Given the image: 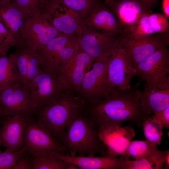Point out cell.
I'll return each mask as SVG.
<instances>
[{"label":"cell","instance_id":"cell-22","mask_svg":"<svg viewBox=\"0 0 169 169\" xmlns=\"http://www.w3.org/2000/svg\"><path fill=\"white\" fill-rule=\"evenodd\" d=\"M78 37L75 34H62L48 44L37 49L36 53L41 66L48 68L56 74L61 66L59 56L62 49Z\"/></svg>","mask_w":169,"mask_h":169},{"label":"cell","instance_id":"cell-3","mask_svg":"<svg viewBox=\"0 0 169 169\" xmlns=\"http://www.w3.org/2000/svg\"><path fill=\"white\" fill-rule=\"evenodd\" d=\"M60 143L71 156H94L100 153L104 156L106 147L100 139L97 129L83 112L68 125Z\"/></svg>","mask_w":169,"mask_h":169},{"label":"cell","instance_id":"cell-28","mask_svg":"<svg viewBox=\"0 0 169 169\" xmlns=\"http://www.w3.org/2000/svg\"><path fill=\"white\" fill-rule=\"evenodd\" d=\"M157 148L156 145L147 140L131 141L124 155L139 159L148 156Z\"/></svg>","mask_w":169,"mask_h":169},{"label":"cell","instance_id":"cell-40","mask_svg":"<svg viewBox=\"0 0 169 169\" xmlns=\"http://www.w3.org/2000/svg\"><path fill=\"white\" fill-rule=\"evenodd\" d=\"M165 165L163 167L164 169H169V150L166 151L165 157Z\"/></svg>","mask_w":169,"mask_h":169},{"label":"cell","instance_id":"cell-32","mask_svg":"<svg viewBox=\"0 0 169 169\" xmlns=\"http://www.w3.org/2000/svg\"><path fill=\"white\" fill-rule=\"evenodd\" d=\"M25 152L22 147L16 150L7 148L3 152L0 153V169H12Z\"/></svg>","mask_w":169,"mask_h":169},{"label":"cell","instance_id":"cell-15","mask_svg":"<svg viewBox=\"0 0 169 169\" xmlns=\"http://www.w3.org/2000/svg\"><path fill=\"white\" fill-rule=\"evenodd\" d=\"M133 65L124 49L117 46L110 57L108 67L109 81L114 88L122 90L131 87V80L135 75Z\"/></svg>","mask_w":169,"mask_h":169},{"label":"cell","instance_id":"cell-29","mask_svg":"<svg viewBox=\"0 0 169 169\" xmlns=\"http://www.w3.org/2000/svg\"><path fill=\"white\" fill-rule=\"evenodd\" d=\"M151 116L142 124L144 135L150 142L156 145H159L163 135V127L158 121Z\"/></svg>","mask_w":169,"mask_h":169},{"label":"cell","instance_id":"cell-10","mask_svg":"<svg viewBox=\"0 0 169 169\" xmlns=\"http://www.w3.org/2000/svg\"><path fill=\"white\" fill-rule=\"evenodd\" d=\"M95 59L79 48L74 56L58 70L56 75L64 89L78 92Z\"/></svg>","mask_w":169,"mask_h":169},{"label":"cell","instance_id":"cell-8","mask_svg":"<svg viewBox=\"0 0 169 169\" xmlns=\"http://www.w3.org/2000/svg\"><path fill=\"white\" fill-rule=\"evenodd\" d=\"M41 13L61 33L78 37L81 35L84 20L78 14L56 0H47Z\"/></svg>","mask_w":169,"mask_h":169},{"label":"cell","instance_id":"cell-2","mask_svg":"<svg viewBox=\"0 0 169 169\" xmlns=\"http://www.w3.org/2000/svg\"><path fill=\"white\" fill-rule=\"evenodd\" d=\"M85 103L77 92L66 90L49 105L36 109L37 120L60 142L70 122L84 110Z\"/></svg>","mask_w":169,"mask_h":169},{"label":"cell","instance_id":"cell-4","mask_svg":"<svg viewBox=\"0 0 169 169\" xmlns=\"http://www.w3.org/2000/svg\"><path fill=\"white\" fill-rule=\"evenodd\" d=\"M110 57L101 56L95 59L91 67L86 73L79 90L77 92L85 104L105 98L115 88L111 85L108 79Z\"/></svg>","mask_w":169,"mask_h":169},{"label":"cell","instance_id":"cell-38","mask_svg":"<svg viewBox=\"0 0 169 169\" xmlns=\"http://www.w3.org/2000/svg\"><path fill=\"white\" fill-rule=\"evenodd\" d=\"M162 7L163 14L168 18L169 17V0H163Z\"/></svg>","mask_w":169,"mask_h":169},{"label":"cell","instance_id":"cell-36","mask_svg":"<svg viewBox=\"0 0 169 169\" xmlns=\"http://www.w3.org/2000/svg\"><path fill=\"white\" fill-rule=\"evenodd\" d=\"M26 152L17 161L12 169H32V156Z\"/></svg>","mask_w":169,"mask_h":169},{"label":"cell","instance_id":"cell-34","mask_svg":"<svg viewBox=\"0 0 169 169\" xmlns=\"http://www.w3.org/2000/svg\"><path fill=\"white\" fill-rule=\"evenodd\" d=\"M150 25L155 33H169V23L168 18L164 14L155 13L149 15Z\"/></svg>","mask_w":169,"mask_h":169},{"label":"cell","instance_id":"cell-7","mask_svg":"<svg viewBox=\"0 0 169 169\" xmlns=\"http://www.w3.org/2000/svg\"><path fill=\"white\" fill-rule=\"evenodd\" d=\"M0 108L5 117L32 116L36 110L28 87L20 81L0 90Z\"/></svg>","mask_w":169,"mask_h":169},{"label":"cell","instance_id":"cell-23","mask_svg":"<svg viewBox=\"0 0 169 169\" xmlns=\"http://www.w3.org/2000/svg\"><path fill=\"white\" fill-rule=\"evenodd\" d=\"M166 151H161L157 148L151 154L143 158L127 160L120 169H161L165 165Z\"/></svg>","mask_w":169,"mask_h":169},{"label":"cell","instance_id":"cell-43","mask_svg":"<svg viewBox=\"0 0 169 169\" xmlns=\"http://www.w3.org/2000/svg\"><path fill=\"white\" fill-rule=\"evenodd\" d=\"M2 145V144H1V141L0 140V153L2 151H1V150H0V146H1Z\"/></svg>","mask_w":169,"mask_h":169},{"label":"cell","instance_id":"cell-27","mask_svg":"<svg viewBox=\"0 0 169 169\" xmlns=\"http://www.w3.org/2000/svg\"><path fill=\"white\" fill-rule=\"evenodd\" d=\"M78 14L84 20L101 0H56Z\"/></svg>","mask_w":169,"mask_h":169},{"label":"cell","instance_id":"cell-35","mask_svg":"<svg viewBox=\"0 0 169 169\" xmlns=\"http://www.w3.org/2000/svg\"><path fill=\"white\" fill-rule=\"evenodd\" d=\"M16 44L13 37L0 20V55L7 54L10 48Z\"/></svg>","mask_w":169,"mask_h":169},{"label":"cell","instance_id":"cell-20","mask_svg":"<svg viewBox=\"0 0 169 169\" xmlns=\"http://www.w3.org/2000/svg\"><path fill=\"white\" fill-rule=\"evenodd\" d=\"M31 16L11 0H0V20L13 37L16 44L22 42L23 28Z\"/></svg>","mask_w":169,"mask_h":169},{"label":"cell","instance_id":"cell-26","mask_svg":"<svg viewBox=\"0 0 169 169\" xmlns=\"http://www.w3.org/2000/svg\"><path fill=\"white\" fill-rule=\"evenodd\" d=\"M32 156V169H68L70 163L49 154Z\"/></svg>","mask_w":169,"mask_h":169},{"label":"cell","instance_id":"cell-31","mask_svg":"<svg viewBox=\"0 0 169 169\" xmlns=\"http://www.w3.org/2000/svg\"><path fill=\"white\" fill-rule=\"evenodd\" d=\"M41 71V63L36 54V51L30 47L26 77V84L28 87Z\"/></svg>","mask_w":169,"mask_h":169},{"label":"cell","instance_id":"cell-44","mask_svg":"<svg viewBox=\"0 0 169 169\" xmlns=\"http://www.w3.org/2000/svg\"><path fill=\"white\" fill-rule=\"evenodd\" d=\"M10 0L12 1V0Z\"/></svg>","mask_w":169,"mask_h":169},{"label":"cell","instance_id":"cell-39","mask_svg":"<svg viewBox=\"0 0 169 169\" xmlns=\"http://www.w3.org/2000/svg\"><path fill=\"white\" fill-rule=\"evenodd\" d=\"M143 4L147 7L151 8L155 4L157 0H139Z\"/></svg>","mask_w":169,"mask_h":169},{"label":"cell","instance_id":"cell-5","mask_svg":"<svg viewBox=\"0 0 169 169\" xmlns=\"http://www.w3.org/2000/svg\"><path fill=\"white\" fill-rule=\"evenodd\" d=\"M22 147L32 156L46 155L52 152L65 154L66 152L62 145L33 117L27 121Z\"/></svg>","mask_w":169,"mask_h":169},{"label":"cell","instance_id":"cell-41","mask_svg":"<svg viewBox=\"0 0 169 169\" xmlns=\"http://www.w3.org/2000/svg\"><path fill=\"white\" fill-rule=\"evenodd\" d=\"M78 167L75 164L73 163H70L68 169H78Z\"/></svg>","mask_w":169,"mask_h":169},{"label":"cell","instance_id":"cell-6","mask_svg":"<svg viewBox=\"0 0 169 169\" xmlns=\"http://www.w3.org/2000/svg\"><path fill=\"white\" fill-rule=\"evenodd\" d=\"M41 72L28 87L36 109L53 103L61 97L66 91L55 72L46 67L41 66Z\"/></svg>","mask_w":169,"mask_h":169},{"label":"cell","instance_id":"cell-18","mask_svg":"<svg viewBox=\"0 0 169 169\" xmlns=\"http://www.w3.org/2000/svg\"><path fill=\"white\" fill-rule=\"evenodd\" d=\"M84 23L88 28L97 31L115 35H125L117 18L104 2L94 7L84 20Z\"/></svg>","mask_w":169,"mask_h":169},{"label":"cell","instance_id":"cell-33","mask_svg":"<svg viewBox=\"0 0 169 169\" xmlns=\"http://www.w3.org/2000/svg\"><path fill=\"white\" fill-rule=\"evenodd\" d=\"M47 0H13L11 1L30 16L41 13Z\"/></svg>","mask_w":169,"mask_h":169},{"label":"cell","instance_id":"cell-37","mask_svg":"<svg viewBox=\"0 0 169 169\" xmlns=\"http://www.w3.org/2000/svg\"><path fill=\"white\" fill-rule=\"evenodd\" d=\"M151 116L158 121L162 127L169 128V107L154 113Z\"/></svg>","mask_w":169,"mask_h":169},{"label":"cell","instance_id":"cell-24","mask_svg":"<svg viewBox=\"0 0 169 169\" xmlns=\"http://www.w3.org/2000/svg\"><path fill=\"white\" fill-rule=\"evenodd\" d=\"M19 81V72L11 54L0 55V90Z\"/></svg>","mask_w":169,"mask_h":169},{"label":"cell","instance_id":"cell-42","mask_svg":"<svg viewBox=\"0 0 169 169\" xmlns=\"http://www.w3.org/2000/svg\"><path fill=\"white\" fill-rule=\"evenodd\" d=\"M4 117V116L0 108V121H1V120L2 118Z\"/></svg>","mask_w":169,"mask_h":169},{"label":"cell","instance_id":"cell-14","mask_svg":"<svg viewBox=\"0 0 169 169\" xmlns=\"http://www.w3.org/2000/svg\"><path fill=\"white\" fill-rule=\"evenodd\" d=\"M104 3L116 17L125 33L129 35L137 21L152 13L151 8L139 0H105Z\"/></svg>","mask_w":169,"mask_h":169},{"label":"cell","instance_id":"cell-11","mask_svg":"<svg viewBox=\"0 0 169 169\" xmlns=\"http://www.w3.org/2000/svg\"><path fill=\"white\" fill-rule=\"evenodd\" d=\"M123 36L100 32L85 25L79 37V48L94 59L101 56L109 57Z\"/></svg>","mask_w":169,"mask_h":169},{"label":"cell","instance_id":"cell-30","mask_svg":"<svg viewBox=\"0 0 169 169\" xmlns=\"http://www.w3.org/2000/svg\"><path fill=\"white\" fill-rule=\"evenodd\" d=\"M149 15H144L141 18L130 34L127 36L133 39H138L156 33L150 25Z\"/></svg>","mask_w":169,"mask_h":169},{"label":"cell","instance_id":"cell-16","mask_svg":"<svg viewBox=\"0 0 169 169\" xmlns=\"http://www.w3.org/2000/svg\"><path fill=\"white\" fill-rule=\"evenodd\" d=\"M100 139L106 147L104 156L123 155L135 136L131 126H110L97 129Z\"/></svg>","mask_w":169,"mask_h":169},{"label":"cell","instance_id":"cell-12","mask_svg":"<svg viewBox=\"0 0 169 169\" xmlns=\"http://www.w3.org/2000/svg\"><path fill=\"white\" fill-rule=\"evenodd\" d=\"M62 34L52 26L41 13H36L24 24L22 42L36 51Z\"/></svg>","mask_w":169,"mask_h":169},{"label":"cell","instance_id":"cell-9","mask_svg":"<svg viewBox=\"0 0 169 169\" xmlns=\"http://www.w3.org/2000/svg\"><path fill=\"white\" fill-rule=\"evenodd\" d=\"M169 45V33H156L138 39L123 36L118 46L125 50L133 65L145 59L157 50Z\"/></svg>","mask_w":169,"mask_h":169},{"label":"cell","instance_id":"cell-19","mask_svg":"<svg viewBox=\"0 0 169 169\" xmlns=\"http://www.w3.org/2000/svg\"><path fill=\"white\" fill-rule=\"evenodd\" d=\"M49 154L68 163H74L80 169H120L122 165L130 159V157L125 155H121L120 157L117 158L116 156H76L56 152H52Z\"/></svg>","mask_w":169,"mask_h":169},{"label":"cell","instance_id":"cell-21","mask_svg":"<svg viewBox=\"0 0 169 169\" xmlns=\"http://www.w3.org/2000/svg\"><path fill=\"white\" fill-rule=\"evenodd\" d=\"M32 116L17 115L6 117L0 128V139L3 146L14 150L23 144L25 129L28 120Z\"/></svg>","mask_w":169,"mask_h":169},{"label":"cell","instance_id":"cell-17","mask_svg":"<svg viewBox=\"0 0 169 169\" xmlns=\"http://www.w3.org/2000/svg\"><path fill=\"white\" fill-rule=\"evenodd\" d=\"M135 75L139 78L137 84L144 81L159 79L169 72V52L167 47L161 49L133 65Z\"/></svg>","mask_w":169,"mask_h":169},{"label":"cell","instance_id":"cell-13","mask_svg":"<svg viewBox=\"0 0 169 169\" xmlns=\"http://www.w3.org/2000/svg\"><path fill=\"white\" fill-rule=\"evenodd\" d=\"M138 95L141 104L151 115L169 107V77L147 81Z\"/></svg>","mask_w":169,"mask_h":169},{"label":"cell","instance_id":"cell-25","mask_svg":"<svg viewBox=\"0 0 169 169\" xmlns=\"http://www.w3.org/2000/svg\"><path fill=\"white\" fill-rule=\"evenodd\" d=\"M15 46L16 50L11 54L14 59L19 72L20 82L28 87L26 84V77L30 47L23 42L16 44Z\"/></svg>","mask_w":169,"mask_h":169},{"label":"cell","instance_id":"cell-1","mask_svg":"<svg viewBox=\"0 0 169 169\" xmlns=\"http://www.w3.org/2000/svg\"><path fill=\"white\" fill-rule=\"evenodd\" d=\"M137 84L133 87L122 90L115 88L107 97L95 102L85 104L84 114L96 129L110 126H122L127 121L142 127L149 118L142 107L138 95Z\"/></svg>","mask_w":169,"mask_h":169}]
</instances>
